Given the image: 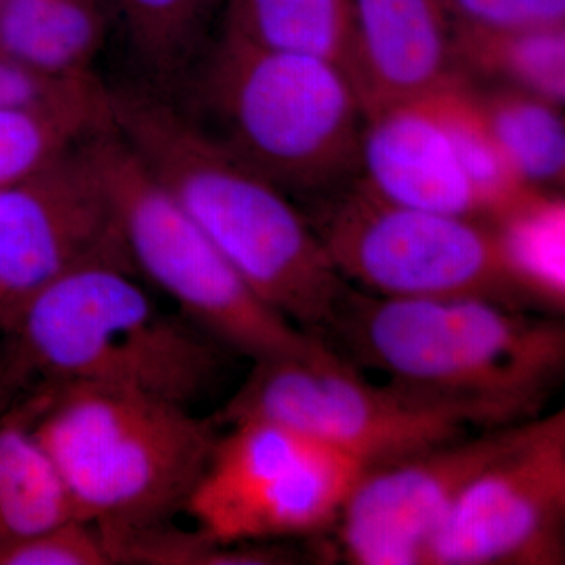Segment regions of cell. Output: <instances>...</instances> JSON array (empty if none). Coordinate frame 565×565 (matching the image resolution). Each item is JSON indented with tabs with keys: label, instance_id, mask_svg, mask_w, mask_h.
I'll return each mask as SVG.
<instances>
[{
	"label": "cell",
	"instance_id": "6da1fadb",
	"mask_svg": "<svg viewBox=\"0 0 565 565\" xmlns=\"http://www.w3.org/2000/svg\"><path fill=\"white\" fill-rule=\"evenodd\" d=\"M111 128L267 307L321 338L351 285L288 192L145 82L109 88Z\"/></svg>",
	"mask_w": 565,
	"mask_h": 565
},
{
	"label": "cell",
	"instance_id": "7a4b0ae2",
	"mask_svg": "<svg viewBox=\"0 0 565 565\" xmlns=\"http://www.w3.org/2000/svg\"><path fill=\"white\" fill-rule=\"evenodd\" d=\"M321 340L487 427L542 415L565 370L559 318L476 297L388 299L351 289Z\"/></svg>",
	"mask_w": 565,
	"mask_h": 565
},
{
	"label": "cell",
	"instance_id": "3957f363",
	"mask_svg": "<svg viewBox=\"0 0 565 565\" xmlns=\"http://www.w3.org/2000/svg\"><path fill=\"white\" fill-rule=\"evenodd\" d=\"M136 277L131 263L99 259L33 294L3 327L0 382L11 393L31 381L114 386L185 407L206 396L226 349L161 310Z\"/></svg>",
	"mask_w": 565,
	"mask_h": 565
},
{
	"label": "cell",
	"instance_id": "277c9868",
	"mask_svg": "<svg viewBox=\"0 0 565 565\" xmlns=\"http://www.w3.org/2000/svg\"><path fill=\"white\" fill-rule=\"evenodd\" d=\"M77 516L104 539L173 522L217 441L214 418L114 386L40 385L20 407Z\"/></svg>",
	"mask_w": 565,
	"mask_h": 565
},
{
	"label": "cell",
	"instance_id": "5b68a950",
	"mask_svg": "<svg viewBox=\"0 0 565 565\" xmlns=\"http://www.w3.org/2000/svg\"><path fill=\"white\" fill-rule=\"evenodd\" d=\"M184 85L195 96L193 120L289 195L318 202L356 178L366 114L337 63L221 28Z\"/></svg>",
	"mask_w": 565,
	"mask_h": 565
},
{
	"label": "cell",
	"instance_id": "8992f818",
	"mask_svg": "<svg viewBox=\"0 0 565 565\" xmlns=\"http://www.w3.org/2000/svg\"><path fill=\"white\" fill-rule=\"evenodd\" d=\"M90 148L137 274L169 296L182 318L253 363L305 352L321 341L252 291L111 126L92 137Z\"/></svg>",
	"mask_w": 565,
	"mask_h": 565
},
{
	"label": "cell",
	"instance_id": "52a82bcc",
	"mask_svg": "<svg viewBox=\"0 0 565 565\" xmlns=\"http://www.w3.org/2000/svg\"><path fill=\"white\" fill-rule=\"evenodd\" d=\"M245 418L282 424L364 468L492 429L463 408L390 381L373 384L322 340L253 364L214 422L228 426Z\"/></svg>",
	"mask_w": 565,
	"mask_h": 565
},
{
	"label": "cell",
	"instance_id": "ba28073f",
	"mask_svg": "<svg viewBox=\"0 0 565 565\" xmlns=\"http://www.w3.org/2000/svg\"><path fill=\"white\" fill-rule=\"evenodd\" d=\"M308 218L345 282L371 296L476 297L531 310L484 218L399 206L356 181L316 204Z\"/></svg>",
	"mask_w": 565,
	"mask_h": 565
},
{
	"label": "cell",
	"instance_id": "9c48e42d",
	"mask_svg": "<svg viewBox=\"0 0 565 565\" xmlns=\"http://www.w3.org/2000/svg\"><path fill=\"white\" fill-rule=\"evenodd\" d=\"M565 412L527 419L430 539L424 565H559L565 544Z\"/></svg>",
	"mask_w": 565,
	"mask_h": 565
},
{
	"label": "cell",
	"instance_id": "30bf717a",
	"mask_svg": "<svg viewBox=\"0 0 565 565\" xmlns=\"http://www.w3.org/2000/svg\"><path fill=\"white\" fill-rule=\"evenodd\" d=\"M90 139L0 188V327L76 267L99 259L134 264Z\"/></svg>",
	"mask_w": 565,
	"mask_h": 565
},
{
	"label": "cell",
	"instance_id": "8fae6325",
	"mask_svg": "<svg viewBox=\"0 0 565 565\" xmlns=\"http://www.w3.org/2000/svg\"><path fill=\"white\" fill-rule=\"evenodd\" d=\"M525 423L465 434L364 468L337 522L345 559L424 565L430 539L465 487L514 445Z\"/></svg>",
	"mask_w": 565,
	"mask_h": 565
},
{
	"label": "cell",
	"instance_id": "7c38bea8",
	"mask_svg": "<svg viewBox=\"0 0 565 565\" xmlns=\"http://www.w3.org/2000/svg\"><path fill=\"white\" fill-rule=\"evenodd\" d=\"M356 182L399 206L486 221L434 93L364 115Z\"/></svg>",
	"mask_w": 565,
	"mask_h": 565
},
{
	"label": "cell",
	"instance_id": "4fadbf2b",
	"mask_svg": "<svg viewBox=\"0 0 565 565\" xmlns=\"http://www.w3.org/2000/svg\"><path fill=\"white\" fill-rule=\"evenodd\" d=\"M363 470L352 457L319 445L252 484L193 497L185 511L221 544L307 537L337 525Z\"/></svg>",
	"mask_w": 565,
	"mask_h": 565
},
{
	"label": "cell",
	"instance_id": "5bb4252c",
	"mask_svg": "<svg viewBox=\"0 0 565 565\" xmlns=\"http://www.w3.org/2000/svg\"><path fill=\"white\" fill-rule=\"evenodd\" d=\"M352 79L364 114L462 79L444 0H351Z\"/></svg>",
	"mask_w": 565,
	"mask_h": 565
},
{
	"label": "cell",
	"instance_id": "9a60e30c",
	"mask_svg": "<svg viewBox=\"0 0 565 565\" xmlns=\"http://www.w3.org/2000/svg\"><path fill=\"white\" fill-rule=\"evenodd\" d=\"M111 24L107 0H0V55L52 76H95Z\"/></svg>",
	"mask_w": 565,
	"mask_h": 565
},
{
	"label": "cell",
	"instance_id": "2e32d148",
	"mask_svg": "<svg viewBox=\"0 0 565 565\" xmlns=\"http://www.w3.org/2000/svg\"><path fill=\"white\" fill-rule=\"evenodd\" d=\"M143 73L145 84L173 95L214 40L225 0H107Z\"/></svg>",
	"mask_w": 565,
	"mask_h": 565
},
{
	"label": "cell",
	"instance_id": "e0dca14e",
	"mask_svg": "<svg viewBox=\"0 0 565 565\" xmlns=\"http://www.w3.org/2000/svg\"><path fill=\"white\" fill-rule=\"evenodd\" d=\"M509 277L527 307L548 315L565 305V204L546 189H526L490 217Z\"/></svg>",
	"mask_w": 565,
	"mask_h": 565
},
{
	"label": "cell",
	"instance_id": "ac0fdd59",
	"mask_svg": "<svg viewBox=\"0 0 565 565\" xmlns=\"http://www.w3.org/2000/svg\"><path fill=\"white\" fill-rule=\"evenodd\" d=\"M222 28L266 50L337 63L352 77L351 0H225Z\"/></svg>",
	"mask_w": 565,
	"mask_h": 565
},
{
	"label": "cell",
	"instance_id": "d6986e66",
	"mask_svg": "<svg viewBox=\"0 0 565 565\" xmlns=\"http://www.w3.org/2000/svg\"><path fill=\"white\" fill-rule=\"evenodd\" d=\"M71 519L79 516L31 426L17 408L0 415V545Z\"/></svg>",
	"mask_w": 565,
	"mask_h": 565
},
{
	"label": "cell",
	"instance_id": "ffe728a7",
	"mask_svg": "<svg viewBox=\"0 0 565 565\" xmlns=\"http://www.w3.org/2000/svg\"><path fill=\"white\" fill-rule=\"evenodd\" d=\"M452 33L460 71L563 106L565 25L487 31L452 24Z\"/></svg>",
	"mask_w": 565,
	"mask_h": 565
},
{
	"label": "cell",
	"instance_id": "44dd1931",
	"mask_svg": "<svg viewBox=\"0 0 565 565\" xmlns=\"http://www.w3.org/2000/svg\"><path fill=\"white\" fill-rule=\"evenodd\" d=\"M505 161L520 181L556 188L565 173V126L559 106L516 88L475 90Z\"/></svg>",
	"mask_w": 565,
	"mask_h": 565
},
{
	"label": "cell",
	"instance_id": "7402d4cb",
	"mask_svg": "<svg viewBox=\"0 0 565 565\" xmlns=\"http://www.w3.org/2000/svg\"><path fill=\"white\" fill-rule=\"evenodd\" d=\"M434 99L463 172L481 199L486 221H489L531 185L520 181L512 172L487 125L475 90L465 77L435 92Z\"/></svg>",
	"mask_w": 565,
	"mask_h": 565
},
{
	"label": "cell",
	"instance_id": "603a6c76",
	"mask_svg": "<svg viewBox=\"0 0 565 565\" xmlns=\"http://www.w3.org/2000/svg\"><path fill=\"white\" fill-rule=\"evenodd\" d=\"M110 126V107L104 111L0 110V188L31 177Z\"/></svg>",
	"mask_w": 565,
	"mask_h": 565
},
{
	"label": "cell",
	"instance_id": "cb8c5ba5",
	"mask_svg": "<svg viewBox=\"0 0 565 565\" xmlns=\"http://www.w3.org/2000/svg\"><path fill=\"white\" fill-rule=\"evenodd\" d=\"M109 88L95 76L65 77L41 73L0 55V110L104 111Z\"/></svg>",
	"mask_w": 565,
	"mask_h": 565
},
{
	"label": "cell",
	"instance_id": "d4e9b609",
	"mask_svg": "<svg viewBox=\"0 0 565 565\" xmlns=\"http://www.w3.org/2000/svg\"><path fill=\"white\" fill-rule=\"evenodd\" d=\"M98 527L79 519L66 520L0 545V565H110Z\"/></svg>",
	"mask_w": 565,
	"mask_h": 565
},
{
	"label": "cell",
	"instance_id": "484cf974",
	"mask_svg": "<svg viewBox=\"0 0 565 565\" xmlns=\"http://www.w3.org/2000/svg\"><path fill=\"white\" fill-rule=\"evenodd\" d=\"M452 24L463 28H553L565 24V0H444Z\"/></svg>",
	"mask_w": 565,
	"mask_h": 565
},
{
	"label": "cell",
	"instance_id": "4316f807",
	"mask_svg": "<svg viewBox=\"0 0 565 565\" xmlns=\"http://www.w3.org/2000/svg\"><path fill=\"white\" fill-rule=\"evenodd\" d=\"M11 397V393L2 384H0V415L6 411V405L9 403Z\"/></svg>",
	"mask_w": 565,
	"mask_h": 565
}]
</instances>
